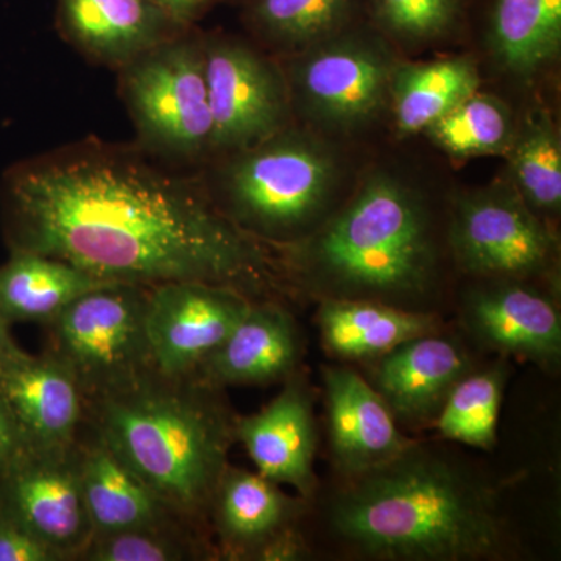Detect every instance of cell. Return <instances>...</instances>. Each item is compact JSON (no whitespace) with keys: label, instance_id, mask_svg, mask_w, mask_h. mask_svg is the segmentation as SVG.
Segmentation results:
<instances>
[{"label":"cell","instance_id":"cell-1","mask_svg":"<svg viewBox=\"0 0 561 561\" xmlns=\"http://www.w3.org/2000/svg\"><path fill=\"white\" fill-rule=\"evenodd\" d=\"M11 250L110 283L201 280L253 297L271 278L264 243L232 224L201 180L139 147L88 139L16 165L5 180Z\"/></svg>","mask_w":561,"mask_h":561},{"label":"cell","instance_id":"cell-2","mask_svg":"<svg viewBox=\"0 0 561 561\" xmlns=\"http://www.w3.org/2000/svg\"><path fill=\"white\" fill-rule=\"evenodd\" d=\"M278 247L291 273L324 298L412 309L437 284L440 254L430 205L389 171L365 176L332 216Z\"/></svg>","mask_w":561,"mask_h":561},{"label":"cell","instance_id":"cell-3","mask_svg":"<svg viewBox=\"0 0 561 561\" xmlns=\"http://www.w3.org/2000/svg\"><path fill=\"white\" fill-rule=\"evenodd\" d=\"M335 531L381 560H479L500 552L493 496L451 461L413 443L356 476L332 505Z\"/></svg>","mask_w":561,"mask_h":561},{"label":"cell","instance_id":"cell-4","mask_svg":"<svg viewBox=\"0 0 561 561\" xmlns=\"http://www.w3.org/2000/svg\"><path fill=\"white\" fill-rule=\"evenodd\" d=\"M217 387L157 370L88 401L87 423L183 518L198 524L228 468L234 424Z\"/></svg>","mask_w":561,"mask_h":561},{"label":"cell","instance_id":"cell-5","mask_svg":"<svg viewBox=\"0 0 561 561\" xmlns=\"http://www.w3.org/2000/svg\"><path fill=\"white\" fill-rule=\"evenodd\" d=\"M339 181L334 151L316 133L289 125L256 146L225 154L206 187L232 224L278 247L319 225Z\"/></svg>","mask_w":561,"mask_h":561},{"label":"cell","instance_id":"cell-6","mask_svg":"<svg viewBox=\"0 0 561 561\" xmlns=\"http://www.w3.org/2000/svg\"><path fill=\"white\" fill-rule=\"evenodd\" d=\"M119 79L139 149L173 162L210 154L213 114L202 38L180 33L122 66Z\"/></svg>","mask_w":561,"mask_h":561},{"label":"cell","instance_id":"cell-7","mask_svg":"<svg viewBox=\"0 0 561 561\" xmlns=\"http://www.w3.org/2000/svg\"><path fill=\"white\" fill-rule=\"evenodd\" d=\"M398 62L382 36L348 27L308 49L286 55L280 66L291 113L313 131L351 135L364 130L390 108L391 79Z\"/></svg>","mask_w":561,"mask_h":561},{"label":"cell","instance_id":"cell-8","mask_svg":"<svg viewBox=\"0 0 561 561\" xmlns=\"http://www.w3.org/2000/svg\"><path fill=\"white\" fill-rule=\"evenodd\" d=\"M149 291L136 284H105L46 324L49 353L72 370L87 401L154 370L146 330Z\"/></svg>","mask_w":561,"mask_h":561},{"label":"cell","instance_id":"cell-9","mask_svg":"<svg viewBox=\"0 0 561 561\" xmlns=\"http://www.w3.org/2000/svg\"><path fill=\"white\" fill-rule=\"evenodd\" d=\"M448 242L465 272L485 278H531L556 261V238L508 181L457 197Z\"/></svg>","mask_w":561,"mask_h":561},{"label":"cell","instance_id":"cell-10","mask_svg":"<svg viewBox=\"0 0 561 561\" xmlns=\"http://www.w3.org/2000/svg\"><path fill=\"white\" fill-rule=\"evenodd\" d=\"M202 39L213 114L210 154L249 149L291 125L280 62L230 36Z\"/></svg>","mask_w":561,"mask_h":561},{"label":"cell","instance_id":"cell-11","mask_svg":"<svg viewBox=\"0 0 561 561\" xmlns=\"http://www.w3.org/2000/svg\"><path fill=\"white\" fill-rule=\"evenodd\" d=\"M0 511L61 560L79 559L94 530L81 494L77 442L65 448L21 445L0 468Z\"/></svg>","mask_w":561,"mask_h":561},{"label":"cell","instance_id":"cell-12","mask_svg":"<svg viewBox=\"0 0 561 561\" xmlns=\"http://www.w3.org/2000/svg\"><path fill=\"white\" fill-rule=\"evenodd\" d=\"M251 305L241 290L201 280L150 287L146 330L154 370L172 378L195 375Z\"/></svg>","mask_w":561,"mask_h":561},{"label":"cell","instance_id":"cell-13","mask_svg":"<svg viewBox=\"0 0 561 561\" xmlns=\"http://www.w3.org/2000/svg\"><path fill=\"white\" fill-rule=\"evenodd\" d=\"M0 394L16 423L22 445L65 448L87 423L88 401L72 370L47 351H18L0 364Z\"/></svg>","mask_w":561,"mask_h":561},{"label":"cell","instance_id":"cell-14","mask_svg":"<svg viewBox=\"0 0 561 561\" xmlns=\"http://www.w3.org/2000/svg\"><path fill=\"white\" fill-rule=\"evenodd\" d=\"M323 381L331 449L343 472L356 478L393 460L413 445L398 431L381 394L356 371L327 367Z\"/></svg>","mask_w":561,"mask_h":561},{"label":"cell","instance_id":"cell-15","mask_svg":"<svg viewBox=\"0 0 561 561\" xmlns=\"http://www.w3.org/2000/svg\"><path fill=\"white\" fill-rule=\"evenodd\" d=\"M234 431L260 474L311 496L317 437L305 383L291 379L262 411L236 419Z\"/></svg>","mask_w":561,"mask_h":561},{"label":"cell","instance_id":"cell-16","mask_svg":"<svg viewBox=\"0 0 561 561\" xmlns=\"http://www.w3.org/2000/svg\"><path fill=\"white\" fill-rule=\"evenodd\" d=\"M60 24L76 49L117 70L184 27L151 0H60Z\"/></svg>","mask_w":561,"mask_h":561},{"label":"cell","instance_id":"cell-17","mask_svg":"<svg viewBox=\"0 0 561 561\" xmlns=\"http://www.w3.org/2000/svg\"><path fill=\"white\" fill-rule=\"evenodd\" d=\"M300 339L289 313L254 302L231 334L202 362L195 376L210 386H256L290 378Z\"/></svg>","mask_w":561,"mask_h":561},{"label":"cell","instance_id":"cell-18","mask_svg":"<svg viewBox=\"0 0 561 561\" xmlns=\"http://www.w3.org/2000/svg\"><path fill=\"white\" fill-rule=\"evenodd\" d=\"M77 454L81 494L94 535L186 519L140 481L88 423L77 438Z\"/></svg>","mask_w":561,"mask_h":561},{"label":"cell","instance_id":"cell-19","mask_svg":"<svg viewBox=\"0 0 561 561\" xmlns=\"http://www.w3.org/2000/svg\"><path fill=\"white\" fill-rule=\"evenodd\" d=\"M470 330L505 354L552 364L561 353L559 309L540 291L500 283L472 291L467 302Z\"/></svg>","mask_w":561,"mask_h":561},{"label":"cell","instance_id":"cell-20","mask_svg":"<svg viewBox=\"0 0 561 561\" xmlns=\"http://www.w3.org/2000/svg\"><path fill=\"white\" fill-rule=\"evenodd\" d=\"M468 370L459 345L432 334L421 335L379 357L373 387L393 416L421 423L440 412L449 391Z\"/></svg>","mask_w":561,"mask_h":561},{"label":"cell","instance_id":"cell-21","mask_svg":"<svg viewBox=\"0 0 561 561\" xmlns=\"http://www.w3.org/2000/svg\"><path fill=\"white\" fill-rule=\"evenodd\" d=\"M297 501L260 472L228 467L221 476L208 515L225 551L254 556L273 535L289 527Z\"/></svg>","mask_w":561,"mask_h":561},{"label":"cell","instance_id":"cell-22","mask_svg":"<svg viewBox=\"0 0 561 561\" xmlns=\"http://www.w3.org/2000/svg\"><path fill=\"white\" fill-rule=\"evenodd\" d=\"M324 346L342 359L381 357L402 343L434 334L437 317L386 302L324 298L319 312Z\"/></svg>","mask_w":561,"mask_h":561},{"label":"cell","instance_id":"cell-23","mask_svg":"<svg viewBox=\"0 0 561 561\" xmlns=\"http://www.w3.org/2000/svg\"><path fill=\"white\" fill-rule=\"evenodd\" d=\"M111 284L68 262L11 250L10 260L0 265V313L9 321H36L47 324L81 295Z\"/></svg>","mask_w":561,"mask_h":561},{"label":"cell","instance_id":"cell-24","mask_svg":"<svg viewBox=\"0 0 561 561\" xmlns=\"http://www.w3.org/2000/svg\"><path fill=\"white\" fill-rule=\"evenodd\" d=\"M471 58L398 62L390 88V110L402 136L424 133L468 95L479 91Z\"/></svg>","mask_w":561,"mask_h":561},{"label":"cell","instance_id":"cell-25","mask_svg":"<svg viewBox=\"0 0 561 561\" xmlns=\"http://www.w3.org/2000/svg\"><path fill=\"white\" fill-rule=\"evenodd\" d=\"M490 44L502 68L534 76L559 55L561 0H496Z\"/></svg>","mask_w":561,"mask_h":561},{"label":"cell","instance_id":"cell-26","mask_svg":"<svg viewBox=\"0 0 561 561\" xmlns=\"http://www.w3.org/2000/svg\"><path fill=\"white\" fill-rule=\"evenodd\" d=\"M508 183L535 214H556L561 206V142L546 110H534L516 127L507 151Z\"/></svg>","mask_w":561,"mask_h":561},{"label":"cell","instance_id":"cell-27","mask_svg":"<svg viewBox=\"0 0 561 561\" xmlns=\"http://www.w3.org/2000/svg\"><path fill=\"white\" fill-rule=\"evenodd\" d=\"M354 0H254L251 24L284 55L297 54L348 27Z\"/></svg>","mask_w":561,"mask_h":561},{"label":"cell","instance_id":"cell-28","mask_svg":"<svg viewBox=\"0 0 561 561\" xmlns=\"http://www.w3.org/2000/svg\"><path fill=\"white\" fill-rule=\"evenodd\" d=\"M516 125L508 106L494 95L476 91L424 130L453 158L501 154L511 146Z\"/></svg>","mask_w":561,"mask_h":561},{"label":"cell","instance_id":"cell-29","mask_svg":"<svg viewBox=\"0 0 561 561\" xmlns=\"http://www.w3.org/2000/svg\"><path fill=\"white\" fill-rule=\"evenodd\" d=\"M504 370L467 375L449 391L437 415V430L449 440L489 449L496 443Z\"/></svg>","mask_w":561,"mask_h":561},{"label":"cell","instance_id":"cell-30","mask_svg":"<svg viewBox=\"0 0 561 561\" xmlns=\"http://www.w3.org/2000/svg\"><path fill=\"white\" fill-rule=\"evenodd\" d=\"M197 524L187 519L94 535L77 560L88 561H183L201 556Z\"/></svg>","mask_w":561,"mask_h":561},{"label":"cell","instance_id":"cell-31","mask_svg":"<svg viewBox=\"0 0 561 561\" xmlns=\"http://www.w3.org/2000/svg\"><path fill=\"white\" fill-rule=\"evenodd\" d=\"M373 13L390 38L423 44L451 31L460 0H370Z\"/></svg>","mask_w":561,"mask_h":561},{"label":"cell","instance_id":"cell-32","mask_svg":"<svg viewBox=\"0 0 561 561\" xmlns=\"http://www.w3.org/2000/svg\"><path fill=\"white\" fill-rule=\"evenodd\" d=\"M0 561H61V557L0 511Z\"/></svg>","mask_w":561,"mask_h":561},{"label":"cell","instance_id":"cell-33","mask_svg":"<svg viewBox=\"0 0 561 561\" xmlns=\"http://www.w3.org/2000/svg\"><path fill=\"white\" fill-rule=\"evenodd\" d=\"M306 553L305 542L289 527L273 535L271 540L257 549L253 559L268 561H286L302 559Z\"/></svg>","mask_w":561,"mask_h":561},{"label":"cell","instance_id":"cell-34","mask_svg":"<svg viewBox=\"0 0 561 561\" xmlns=\"http://www.w3.org/2000/svg\"><path fill=\"white\" fill-rule=\"evenodd\" d=\"M21 445L22 440L16 423L0 394V468L13 457Z\"/></svg>","mask_w":561,"mask_h":561},{"label":"cell","instance_id":"cell-35","mask_svg":"<svg viewBox=\"0 0 561 561\" xmlns=\"http://www.w3.org/2000/svg\"><path fill=\"white\" fill-rule=\"evenodd\" d=\"M158 9L164 11L173 21L181 25L197 18L198 14L206 10V7L213 3V0H151Z\"/></svg>","mask_w":561,"mask_h":561},{"label":"cell","instance_id":"cell-36","mask_svg":"<svg viewBox=\"0 0 561 561\" xmlns=\"http://www.w3.org/2000/svg\"><path fill=\"white\" fill-rule=\"evenodd\" d=\"M21 351L14 345V342L11 341L9 334V321L3 319L2 313H0V364L10 359L11 356Z\"/></svg>","mask_w":561,"mask_h":561}]
</instances>
